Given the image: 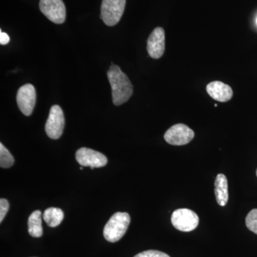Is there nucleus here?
<instances>
[{"label": "nucleus", "instance_id": "f257e3e1", "mask_svg": "<svg viewBox=\"0 0 257 257\" xmlns=\"http://www.w3.org/2000/svg\"><path fill=\"white\" fill-rule=\"evenodd\" d=\"M110 83L112 101L114 105L119 106L127 101L133 94V86L119 66L111 64L107 72Z\"/></svg>", "mask_w": 257, "mask_h": 257}, {"label": "nucleus", "instance_id": "f03ea898", "mask_svg": "<svg viewBox=\"0 0 257 257\" xmlns=\"http://www.w3.org/2000/svg\"><path fill=\"white\" fill-rule=\"evenodd\" d=\"M130 224V216L128 213H115L104 226V238L111 243L119 241L127 231Z\"/></svg>", "mask_w": 257, "mask_h": 257}, {"label": "nucleus", "instance_id": "7ed1b4c3", "mask_svg": "<svg viewBox=\"0 0 257 257\" xmlns=\"http://www.w3.org/2000/svg\"><path fill=\"white\" fill-rule=\"evenodd\" d=\"M126 0H102L100 18L107 26L119 23L124 12Z\"/></svg>", "mask_w": 257, "mask_h": 257}, {"label": "nucleus", "instance_id": "20e7f679", "mask_svg": "<svg viewBox=\"0 0 257 257\" xmlns=\"http://www.w3.org/2000/svg\"><path fill=\"white\" fill-rule=\"evenodd\" d=\"M171 221L175 229L189 232L197 227L199 219L197 214L191 209H179L174 211Z\"/></svg>", "mask_w": 257, "mask_h": 257}, {"label": "nucleus", "instance_id": "39448f33", "mask_svg": "<svg viewBox=\"0 0 257 257\" xmlns=\"http://www.w3.org/2000/svg\"><path fill=\"white\" fill-rule=\"evenodd\" d=\"M64 124L65 119L62 108L59 105L52 106L45 124L47 136L52 140H58L63 134Z\"/></svg>", "mask_w": 257, "mask_h": 257}, {"label": "nucleus", "instance_id": "423d86ee", "mask_svg": "<svg viewBox=\"0 0 257 257\" xmlns=\"http://www.w3.org/2000/svg\"><path fill=\"white\" fill-rule=\"evenodd\" d=\"M165 141L176 146L187 145L194 138V131L184 124L173 125L165 134Z\"/></svg>", "mask_w": 257, "mask_h": 257}, {"label": "nucleus", "instance_id": "0eeeda50", "mask_svg": "<svg viewBox=\"0 0 257 257\" xmlns=\"http://www.w3.org/2000/svg\"><path fill=\"white\" fill-rule=\"evenodd\" d=\"M40 9L51 22L62 24L66 20V8L62 0H40Z\"/></svg>", "mask_w": 257, "mask_h": 257}, {"label": "nucleus", "instance_id": "6e6552de", "mask_svg": "<svg viewBox=\"0 0 257 257\" xmlns=\"http://www.w3.org/2000/svg\"><path fill=\"white\" fill-rule=\"evenodd\" d=\"M76 160L81 166L94 168H100L107 164V158L100 152L92 149L82 147L76 152Z\"/></svg>", "mask_w": 257, "mask_h": 257}, {"label": "nucleus", "instance_id": "1a4fd4ad", "mask_svg": "<svg viewBox=\"0 0 257 257\" xmlns=\"http://www.w3.org/2000/svg\"><path fill=\"white\" fill-rule=\"evenodd\" d=\"M36 90L31 84H26L19 89L17 103L20 110L25 116H30L36 104Z\"/></svg>", "mask_w": 257, "mask_h": 257}, {"label": "nucleus", "instance_id": "9d476101", "mask_svg": "<svg viewBox=\"0 0 257 257\" xmlns=\"http://www.w3.org/2000/svg\"><path fill=\"white\" fill-rule=\"evenodd\" d=\"M147 52L153 59H160L165 53V34L162 28L153 30L147 40Z\"/></svg>", "mask_w": 257, "mask_h": 257}, {"label": "nucleus", "instance_id": "9b49d317", "mask_svg": "<svg viewBox=\"0 0 257 257\" xmlns=\"http://www.w3.org/2000/svg\"><path fill=\"white\" fill-rule=\"evenodd\" d=\"M208 94L214 100L226 102L232 98L233 90L228 84L220 81H214L207 84Z\"/></svg>", "mask_w": 257, "mask_h": 257}, {"label": "nucleus", "instance_id": "f8f14e48", "mask_svg": "<svg viewBox=\"0 0 257 257\" xmlns=\"http://www.w3.org/2000/svg\"><path fill=\"white\" fill-rule=\"evenodd\" d=\"M215 196L216 202L221 207H224L227 204L229 199V193H228V182L226 176L223 174H219L216 177L215 183Z\"/></svg>", "mask_w": 257, "mask_h": 257}, {"label": "nucleus", "instance_id": "ddd939ff", "mask_svg": "<svg viewBox=\"0 0 257 257\" xmlns=\"http://www.w3.org/2000/svg\"><path fill=\"white\" fill-rule=\"evenodd\" d=\"M28 232L32 237H41L43 234L42 224L41 211L36 210L32 213L28 219Z\"/></svg>", "mask_w": 257, "mask_h": 257}, {"label": "nucleus", "instance_id": "4468645a", "mask_svg": "<svg viewBox=\"0 0 257 257\" xmlns=\"http://www.w3.org/2000/svg\"><path fill=\"white\" fill-rule=\"evenodd\" d=\"M63 219L64 212L60 208H48L43 214V219L50 227L59 226Z\"/></svg>", "mask_w": 257, "mask_h": 257}, {"label": "nucleus", "instance_id": "2eb2a0df", "mask_svg": "<svg viewBox=\"0 0 257 257\" xmlns=\"http://www.w3.org/2000/svg\"><path fill=\"white\" fill-rule=\"evenodd\" d=\"M14 157L11 155L9 150L3 145L0 144V166L2 168H10L14 165Z\"/></svg>", "mask_w": 257, "mask_h": 257}, {"label": "nucleus", "instance_id": "dca6fc26", "mask_svg": "<svg viewBox=\"0 0 257 257\" xmlns=\"http://www.w3.org/2000/svg\"><path fill=\"white\" fill-rule=\"evenodd\" d=\"M246 225L250 231L257 234V209L249 211L246 217Z\"/></svg>", "mask_w": 257, "mask_h": 257}, {"label": "nucleus", "instance_id": "f3484780", "mask_svg": "<svg viewBox=\"0 0 257 257\" xmlns=\"http://www.w3.org/2000/svg\"><path fill=\"white\" fill-rule=\"evenodd\" d=\"M135 257H170L167 253L156 250H148L138 253Z\"/></svg>", "mask_w": 257, "mask_h": 257}, {"label": "nucleus", "instance_id": "a211bd4d", "mask_svg": "<svg viewBox=\"0 0 257 257\" xmlns=\"http://www.w3.org/2000/svg\"><path fill=\"white\" fill-rule=\"evenodd\" d=\"M9 209L10 204L8 201L5 199H0V222H3Z\"/></svg>", "mask_w": 257, "mask_h": 257}, {"label": "nucleus", "instance_id": "6ab92c4d", "mask_svg": "<svg viewBox=\"0 0 257 257\" xmlns=\"http://www.w3.org/2000/svg\"><path fill=\"white\" fill-rule=\"evenodd\" d=\"M10 40V37L8 34L2 31L0 32V44H1L2 45H5L9 43Z\"/></svg>", "mask_w": 257, "mask_h": 257}, {"label": "nucleus", "instance_id": "aec40b11", "mask_svg": "<svg viewBox=\"0 0 257 257\" xmlns=\"http://www.w3.org/2000/svg\"><path fill=\"white\" fill-rule=\"evenodd\" d=\"M79 169H80V170H83V167H80V168H79Z\"/></svg>", "mask_w": 257, "mask_h": 257}, {"label": "nucleus", "instance_id": "412c9836", "mask_svg": "<svg viewBox=\"0 0 257 257\" xmlns=\"http://www.w3.org/2000/svg\"><path fill=\"white\" fill-rule=\"evenodd\" d=\"M256 24H257V18H256Z\"/></svg>", "mask_w": 257, "mask_h": 257}, {"label": "nucleus", "instance_id": "4be33fe9", "mask_svg": "<svg viewBox=\"0 0 257 257\" xmlns=\"http://www.w3.org/2000/svg\"><path fill=\"white\" fill-rule=\"evenodd\" d=\"M256 176H257V170H256Z\"/></svg>", "mask_w": 257, "mask_h": 257}]
</instances>
